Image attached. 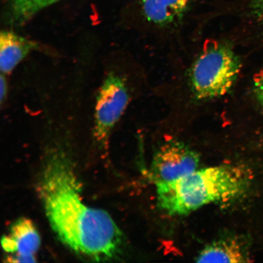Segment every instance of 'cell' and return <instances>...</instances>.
Returning a JSON list of instances; mask_svg holds the SVG:
<instances>
[{
  "label": "cell",
  "instance_id": "cell-1",
  "mask_svg": "<svg viewBox=\"0 0 263 263\" xmlns=\"http://www.w3.org/2000/svg\"><path fill=\"white\" fill-rule=\"evenodd\" d=\"M38 190L49 224L69 249L96 261L119 254L122 232L109 214L85 204L73 166L63 153L47 158Z\"/></svg>",
  "mask_w": 263,
  "mask_h": 263
},
{
  "label": "cell",
  "instance_id": "cell-2",
  "mask_svg": "<svg viewBox=\"0 0 263 263\" xmlns=\"http://www.w3.org/2000/svg\"><path fill=\"white\" fill-rule=\"evenodd\" d=\"M251 183V174L244 166L207 167L173 182L157 184V201L169 215H185L212 202L241 198Z\"/></svg>",
  "mask_w": 263,
  "mask_h": 263
},
{
  "label": "cell",
  "instance_id": "cell-3",
  "mask_svg": "<svg viewBox=\"0 0 263 263\" xmlns=\"http://www.w3.org/2000/svg\"><path fill=\"white\" fill-rule=\"evenodd\" d=\"M238 55L228 44L210 45L197 58L191 69V90L196 100L209 101L232 89L241 70Z\"/></svg>",
  "mask_w": 263,
  "mask_h": 263
},
{
  "label": "cell",
  "instance_id": "cell-4",
  "mask_svg": "<svg viewBox=\"0 0 263 263\" xmlns=\"http://www.w3.org/2000/svg\"><path fill=\"white\" fill-rule=\"evenodd\" d=\"M129 102L126 82L120 75L110 72L99 90L95 107L94 137L101 147L107 148L111 132Z\"/></svg>",
  "mask_w": 263,
  "mask_h": 263
},
{
  "label": "cell",
  "instance_id": "cell-5",
  "mask_svg": "<svg viewBox=\"0 0 263 263\" xmlns=\"http://www.w3.org/2000/svg\"><path fill=\"white\" fill-rule=\"evenodd\" d=\"M199 162L198 153L185 143L167 141L154 154L149 177L156 185L173 182L195 172Z\"/></svg>",
  "mask_w": 263,
  "mask_h": 263
},
{
  "label": "cell",
  "instance_id": "cell-6",
  "mask_svg": "<svg viewBox=\"0 0 263 263\" xmlns=\"http://www.w3.org/2000/svg\"><path fill=\"white\" fill-rule=\"evenodd\" d=\"M198 0H140L141 13L150 24L160 28L178 25Z\"/></svg>",
  "mask_w": 263,
  "mask_h": 263
},
{
  "label": "cell",
  "instance_id": "cell-7",
  "mask_svg": "<svg viewBox=\"0 0 263 263\" xmlns=\"http://www.w3.org/2000/svg\"><path fill=\"white\" fill-rule=\"evenodd\" d=\"M249 247L245 240L229 236L207 245L196 257L198 262H247L250 260Z\"/></svg>",
  "mask_w": 263,
  "mask_h": 263
},
{
  "label": "cell",
  "instance_id": "cell-8",
  "mask_svg": "<svg viewBox=\"0 0 263 263\" xmlns=\"http://www.w3.org/2000/svg\"><path fill=\"white\" fill-rule=\"evenodd\" d=\"M2 245L10 254L34 255L40 247L41 239L31 220L22 218L11 226L8 235L3 236Z\"/></svg>",
  "mask_w": 263,
  "mask_h": 263
},
{
  "label": "cell",
  "instance_id": "cell-9",
  "mask_svg": "<svg viewBox=\"0 0 263 263\" xmlns=\"http://www.w3.org/2000/svg\"><path fill=\"white\" fill-rule=\"evenodd\" d=\"M39 48L37 43L10 31L0 34V70L8 75L31 52Z\"/></svg>",
  "mask_w": 263,
  "mask_h": 263
},
{
  "label": "cell",
  "instance_id": "cell-10",
  "mask_svg": "<svg viewBox=\"0 0 263 263\" xmlns=\"http://www.w3.org/2000/svg\"><path fill=\"white\" fill-rule=\"evenodd\" d=\"M61 0H11L6 21L13 26L25 24L42 10Z\"/></svg>",
  "mask_w": 263,
  "mask_h": 263
},
{
  "label": "cell",
  "instance_id": "cell-11",
  "mask_svg": "<svg viewBox=\"0 0 263 263\" xmlns=\"http://www.w3.org/2000/svg\"><path fill=\"white\" fill-rule=\"evenodd\" d=\"M254 93L256 101L263 111V74L255 81Z\"/></svg>",
  "mask_w": 263,
  "mask_h": 263
},
{
  "label": "cell",
  "instance_id": "cell-12",
  "mask_svg": "<svg viewBox=\"0 0 263 263\" xmlns=\"http://www.w3.org/2000/svg\"><path fill=\"white\" fill-rule=\"evenodd\" d=\"M249 7L252 14L263 24V0H251Z\"/></svg>",
  "mask_w": 263,
  "mask_h": 263
},
{
  "label": "cell",
  "instance_id": "cell-13",
  "mask_svg": "<svg viewBox=\"0 0 263 263\" xmlns=\"http://www.w3.org/2000/svg\"><path fill=\"white\" fill-rule=\"evenodd\" d=\"M34 255H24L14 254L9 256L6 259L7 262H35Z\"/></svg>",
  "mask_w": 263,
  "mask_h": 263
},
{
  "label": "cell",
  "instance_id": "cell-14",
  "mask_svg": "<svg viewBox=\"0 0 263 263\" xmlns=\"http://www.w3.org/2000/svg\"><path fill=\"white\" fill-rule=\"evenodd\" d=\"M4 74H1V83H0V87H1V91H0V102L2 105L5 103L6 98H7L8 95V82L6 81Z\"/></svg>",
  "mask_w": 263,
  "mask_h": 263
}]
</instances>
